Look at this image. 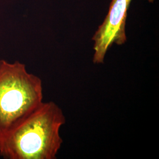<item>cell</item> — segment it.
I'll return each mask as SVG.
<instances>
[{"label":"cell","mask_w":159,"mask_h":159,"mask_svg":"<svg viewBox=\"0 0 159 159\" xmlns=\"http://www.w3.org/2000/svg\"><path fill=\"white\" fill-rule=\"evenodd\" d=\"M62 109L43 102L7 130L0 132V156L6 159H55L63 140L66 123Z\"/></svg>","instance_id":"6da1fadb"},{"label":"cell","mask_w":159,"mask_h":159,"mask_svg":"<svg viewBox=\"0 0 159 159\" xmlns=\"http://www.w3.org/2000/svg\"><path fill=\"white\" fill-rule=\"evenodd\" d=\"M131 0H112L108 14L93 36V62L103 64L106 53L113 44H124L127 41L125 22Z\"/></svg>","instance_id":"3957f363"},{"label":"cell","mask_w":159,"mask_h":159,"mask_svg":"<svg viewBox=\"0 0 159 159\" xmlns=\"http://www.w3.org/2000/svg\"><path fill=\"white\" fill-rule=\"evenodd\" d=\"M149 2H153L154 1V0H148Z\"/></svg>","instance_id":"277c9868"},{"label":"cell","mask_w":159,"mask_h":159,"mask_svg":"<svg viewBox=\"0 0 159 159\" xmlns=\"http://www.w3.org/2000/svg\"><path fill=\"white\" fill-rule=\"evenodd\" d=\"M43 100L42 81L24 64L0 60V132L11 128Z\"/></svg>","instance_id":"7a4b0ae2"}]
</instances>
